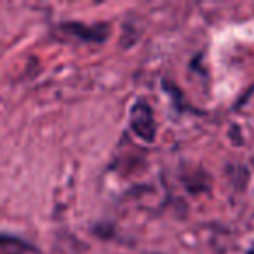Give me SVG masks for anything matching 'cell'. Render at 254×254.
I'll use <instances>...</instances> for the list:
<instances>
[{
    "mask_svg": "<svg viewBox=\"0 0 254 254\" xmlns=\"http://www.w3.org/2000/svg\"><path fill=\"white\" fill-rule=\"evenodd\" d=\"M131 127L145 141H153L155 138V122H153L152 110L145 101H136L131 110Z\"/></svg>",
    "mask_w": 254,
    "mask_h": 254,
    "instance_id": "obj_1",
    "label": "cell"
},
{
    "mask_svg": "<svg viewBox=\"0 0 254 254\" xmlns=\"http://www.w3.org/2000/svg\"><path fill=\"white\" fill-rule=\"evenodd\" d=\"M63 30L71 35L78 37V39L84 40H92V42H101V40L106 39V26H99L98 30L96 28H89V26H82L78 23H66L63 25Z\"/></svg>",
    "mask_w": 254,
    "mask_h": 254,
    "instance_id": "obj_2",
    "label": "cell"
}]
</instances>
